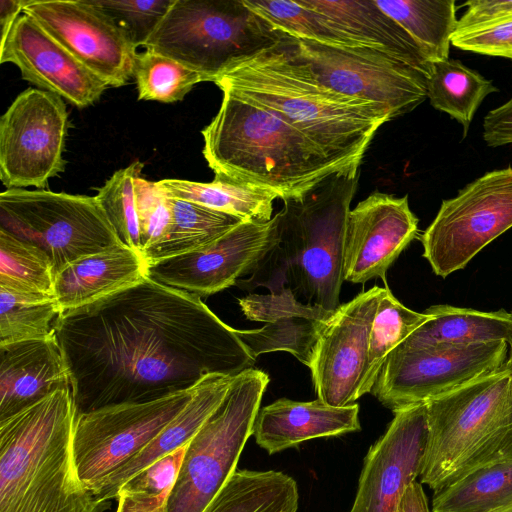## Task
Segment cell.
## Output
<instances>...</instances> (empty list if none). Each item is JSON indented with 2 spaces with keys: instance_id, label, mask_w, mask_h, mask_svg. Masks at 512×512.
<instances>
[{
  "instance_id": "cell-1",
  "label": "cell",
  "mask_w": 512,
  "mask_h": 512,
  "mask_svg": "<svg viewBox=\"0 0 512 512\" xmlns=\"http://www.w3.org/2000/svg\"><path fill=\"white\" fill-rule=\"evenodd\" d=\"M76 415L189 389L211 374L237 376L255 358L201 297L138 284L57 318Z\"/></svg>"
},
{
  "instance_id": "cell-2",
  "label": "cell",
  "mask_w": 512,
  "mask_h": 512,
  "mask_svg": "<svg viewBox=\"0 0 512 512\" xmlns=\"http://www.w3.org/2000/svg\"><path fill=\"white\" fill-rule=\"evenodd\" d=\"M284 38L234 64L213 82L222 92L273 111L345 169L358 172L376 131L392 120L390 114L374 103L320 84L290 53Z\"/></svg>"
},
{
  "instance_id": "cell-3",
  "label": "cell",
  "mask_w": 512,
  "mask_h": 512,
  "mask_svg": "<svg viewBox=\"0 0 512 512\" xmlns=\"http://www.w3.org/2000/svg\"><path fill=\"white\" fill-rule=\"evenodd\" d=\"M201 133L215 175L283 201L303 198L335 174L356 173L284 118L230 92Z\"/></svg>"
},
{
  "instance_id": "cell-4",
  "label": "cell",
  "mask_w": 512,
  "mask_h": 512,
  "mask_svg": "<svg viewBox=\"0 0 512 512\" xmlns=\"http://www.w3.org/2000/svg\"><path fill=\"white\" fill-rule=\"evenodd\" d=\"M71 388L0 421V512H103L80 481L73 456Z\"/></svg>"
},
{
  "instance_id": "cell-5",
  "label": "cell",
  "mask_w": 512,
  "mask_h": 512,
  "mask_svg": "<svg viewBox=\"0 0 512 512\" xmlns=\"http://www.w3.org/2000/svg\"><path fill=\"white\" fill-rule=\"evenodd\" d=\"M358 177L359 171L338 173L303 198L285 200L278 244L250 278L236 284L279 293L288 283L301 302L334 312L341 305L346 224Z\"/></svg>"
},
{
  "instance_id": "cell-6",
  "label": "cell",
  "mask_w": 512,
  "mask_h": 512,
  "mask_svg": "<svg viewBox=\"0 0 512 512\" xmlns=\"http://www.w3.org/2000/svg\"><path fill=\"white\" fill-rule=\"evenodd\" d=\"M421 483L437 492L470 471L512 457V365L427 401Z\"/></svg>"
},
{
  "instance_id": "cell-7",
  "label": "cell",
  "mask_w": 512,
  "mask_h": 512,
  "mask_svg": "<svg viewBox=\"0 0 512 512\" xmlns=\"http://www.w3.org/2000/svg\"><path fill=\"white\" fill-rule=\"evenodd\" d=\"M285 36L243 0H174L145 48L213 82L234 64L272 48Z\"/></svg>"
},
{
  "instance_id": "cell-8",
  "label": "cell",
  "mask_w": 512,
  "mask_h": 512,
  "mask_svg": "<svg viewBox=\"0 0 512 512\" xmlns=\"http://www.w3.org/2000/svg\"><path fill=\"white\" fill-rule=\"evenodd\" d=\"M269 376L248 369L234 377L215 412L187 445L166 512H203L237 469L252 435Z\"/></svg>"
},
{
  "instance_id": "cell-9",
  "label": "cell",
  "mask_w": 512,
  "mask_h": 512,
  "mask_svg": "<svg viewBox=\"0 0 512 512\" xmlns=\"http://www.w3.org/2000/svg\"><path fill=\"white\" fill-rule=\"evenodd\" d=\"M0 229L42 249L55 274L83 256L122 244L95 196L44 189L1 192Z\"/></svg>"
},
{
  "instance_id": "cell-10",
  "label": "cell",
  "mask_w": 512,
  "mask_h": 512,
  "mask_svg": "<svg viewBox=\"0 0 512 512\" xmlns=\"http://www.w3.org/2000/svg\"><path fill=\"white\" fill-rule=\"evenodd\" d=\"M512 227V167L486 172L442 201L420 236L423 257L445 278Z\"/></svg>"
},
{
  "instance_id": "cell-11",
  "label": "cell",
  "mask_w": 512,
  "mask_h": 512,
  "mask_svg": "<svg viewBox=\"0 0 512 512\" xmlns=\"http://www.w3.org/2000/svg\"><path fill=\"white\" fill-rule=\"evenodd\" d=\"M195 386L155 400L77 414L73 456L83 485L94 494L109 475L140 453L182 411Z\"/></svg>"
},
{
  "instance_id": "cell-12",
  "label": "cell",
  "mask_w": 512,
  "mask_h": 512,
  "mask_svg": "<svg viewBox=\"0 0 512 512\" xmlns=\"http://www.w3.org/2000/svg\"><path fill=\"white\" fill-rule=\"evenodd\" d=\"M285 45L323 86L384 108L391 119L427 99V78L369 47L330 46L286 36Z\"/></svg>"
},
{
  "instance_id": "cell-13",
  "label": "cell",
  "mask_w": 512,
  "mask_h": 512,
  "mask_svg": "<svg viewBox=\"0 0 512 512\" xmlns=\"http://www.w3.org/2000/svg\"><path fill=\"white\" fill-rule=\"evenodd\" d=\"M509 348L503 341L396 348L385 360L370 393L393 412L426 403L500 369L508 360Z\"/></svg>"
},
{
  "instance_id": "cell-14",
  "label": "cell",
  "mask_w": 512,
  "mask_h": 512,
  "mask_svg": "<svg viewBox=\"0 0 512 512\" xmlns=\"http://www.w3.org/2000/svg\"><path fill=\"white\" fill-rule=\"evenodd\" d=\"M68 113L61 97L29 88L0 120V179L8 189H43L65 169Z\"/></svg>"
},
{
  "instance_id": "cell-15",
  "label": "cell",
  "mask_w": 512,
  "mask_h": 512,
  "mask_svg": "<svg viewBox=\"0 0 512 512\" xmlns=\"http://www.w3.org/2000/svg\"><path fill=\"white\" fill-rule=\"evenodd\" d=\"M279 221H242L200 250L149 265L147 276L199 297L220 292L257 270L279 242Z\"/></svg>"
},
{
  "instance_id": "cell-16",
  "label": "cell",
  "mask_w": 512,
  "mask_h": 512,
  "mask_svg": "<svg viewBox=\"0 0 512 512\" xmlns=\"http://www.w3.org/2000/svg\"><path fill=\"white\" fill-rule=\"evenodd\" d=\"M383 292L374 286L341 304L320 332L308 368L317 398L328 405L348 406L362 396L370 332Z\"/></svg>"
},
{
  "instance_id": "cell-17",
  "label": "cell",
  "mask_w": 512,
  "mask_h": 512,
  "mask_svg": "<svg viewBox=\"0 0 512 512\" xmlns=\"http://www.w3.org/2000/svg\"><path fill=\"white\" fill-rule=\"evenodd\" d=\"M23 13L108 86L134 77L136 49L87 0H27Z\"/></svg>"
},
{
  "instance_id": "cell-18",
  "label": "cell",
  "mask_w": 512,
  "mask_h": 512,
  "mask_svg": "<svg viewBox=\"0 0 512 512\" xmlns=\"http://www.w3.org/2000/svg\"><path fill=\"white\" fill-rule=\"evenodd\" d=\"M393 413L364 458L350 512H396L406 488L420 476L428 433L426 404Z\"/></svg>"
},
{
  "instance_id": "cell-19",
  "label": "cell",
  "mask_w": 512,
  "mask_h": 512,
  "mask_svg": "<svg viewBox=\"0 0 512 512\" xmlns=\"http://www.w3.org/2000/svg\"><path fill=\"white\" fill-rule=\"evenodd\" d=\"M418 218L407 195L374 192L350 210L345 233L344 281L365 283L381 278L416 238Z\"/></svg>"
},
{
  "instance_id": "cell-20",
  "label": "cell",
  "mask_w": 512,
  "mask_h": 512,
  "mask_svg": "<svg viewBox=\"0 0 512 512\" xmlns=\"http://www.w3.org/2000/svg\"><path fill=\"white\" fill-rule=\"evenodd\" d=\"M0 62L13 63L24 80L78 108L95 103L108 87L24 13L0 45Z\"/></svg>"
},
{
  "instance_id": "cell-21",
  "label": "cell",
  "mask_w": 512,
  "mask_h": 512,
  "mask_svg": "<svg viewBox=\"0 0 512 512\" xmlns=\"http://www.w3.org/2000/svg\"><path fill=\"white\" fill-rule=\"evenodd\" d=\"M238 302L247 319L265 323L259 329L236 330L253 358L287 351L307 367L320 332L333 313L301 302L288 287L279 293H252Z\"/></svg>"
},
{
  "instance_id": "cell-22",
  "label": "cell",
  "mask_w": 512,
  "mask_h": 512,
  "mask_svg": "<svg viewBox=\"0 0 512 512\" xmlns=\"http://www.w3.org/2000/svg\"><path fill=\"white\" fill-rule=\"evenodd\" d=\"M64 388L71 381L55 332L0 346V421Z\"/></svg>"
},
{
  "instance_id": "cell-23",
  "label": "cell",
  "mask_w": 512,
  "mask_h": 512,
  "mask_svg": "<svg viewBox=\"0 0 512 512\" xmlns=\"http://www.w3.org/2000/svg\"><path fill=\"white\" fill-rule=\"evenodd\" d=\"M360 429L357 403L335 407L318 398L308 402L280 398L260 408L252 435L257 445L272 455L307 440Z\"/></svg>"
},
{
  "instance_id": "cell-24",
  "label": "cell",
  "mask_w": 512,
  "mask_h": 512,
  "mask_svg": "<svg viewBox=\"0 0 512 512\" xmlns=\"http://www.w3.org/2000/svg\"><path fill=\"white\" fill-rule=\"evenodd\" d=\"M147 268L141 252L118 244L59 270L54 296L62 313L82 308L138 284L147 277Z\"/></svg>"
},
{
  "instance_id": "cell-25",
  "label": "cell",
  "mask_w": 512,
  "mask_h": 512,
  "mask_svg": "<svg viewBox=\"0 0 512 512\" xmlns=\"http://www.w3.org/2000/svg\"><path fill=\"white\" fill-rule=\"evenodd\" d=\"M235 376L211 374L196 384L182 411L137 455L109 475L94 495L116 499L123 486L158 460L190 442L225 398Z\"/></svg>"
},
{
  "instance_id": "cell-26",
  "label": "cell",
  "mask_w": 512,
  "mask_h": 512,
  "mask_svg": "<svg viewBox=\"0 0 512 512\" xmlns=\"http://www.w3.org/2000/svg\"><path fill=\"white\" fill-rule=\"evenodd\" d=\"M361 46L382 52L427 79L433 64L414 39L375 0H300Z\"/></svg>"
},
{
  "instance_id": "cell-27",
  "label": "cell",
  "mask_w": 512,
  "mask_h": 512,
  "mask_svg": "<svg viewBox=\"0 0 512 512\" xmlns=\"http://www.w3.org/2000/svg\"><path fill=\"white\" fill-rule=\"evenodd\" d=\"M431 319L417 328L398 349L464 346L494 341L512 342V312H483L451 305H434Z\"/></svg>"
},
{
  "instance_id": "cell-28",
  "label": "cell",
  "mask_w": 512,
  "mask_h": 512,
  "mask_svg": "<svg viewBox=\"0 0 512 512\" xmlns=\"http://www.w3.org/2000/svg\"><path fill=\"white\" fill-rule=\"evenodd\" d=\"M171 220L155 244L143 252L147 265L200 250L243 220L202 205L170 198Z\"/></svg>"
},
{
  "instance_id": "cell-29",
  "label": "cell",
  "mask_w": 512,
  "mask_h": 512,
  "mask_svg": "<svg viewBox=\"0 0 512 512\" xmlns=\"http://www.w3.org/2000/svg\"><path fill=\"white\" fill-rule=\"evenodd\" d=\"M158 184L170 198L193 202L243 221L259 223L272 219L273 201L277 198L267 191L217 175L211 182L164 179L158 181Z\"/></svg>"
},
{
  "instance_id": "cell-30",
  "label": "cell",
  "mask_w": 512,
  "mask_h": 512,
  "mask_svg": "<svg viewBox=\"0 0 512 512\" xmlns=\"http://www.w3.org/2000/svg\"><path fill=\"white\" fill-rule=\"evenodd\" d=\"M512 508V457L465 474L434 492L432 512H499Z\"/></svg>"
},
{
  "instance_id": "cell-31",
  "label": "cell",
  "mask_w": 512,
  "mask_h": 512,
  "mask_svg": "<svg viewBox=\"0 0 512 512\" xmlns=\"http://www.w3.org/2000/svg\"><path fill=\"white\" fill-rule=\"evenodd\" d=\"M417 43L432 64L449 58L456 31L454 0H375Z\"/></svg>"
},
{
  "instance_id": "cell-32",
  "label": "cell",
  "mask_w": 512,
  "mask_h": 512,
  "mask_svg": "<svg viewBox=\"0 0 512 512\" xmlns=\"http://www.w3.org/2000/svg\"><path fill=\"white\" fill-rule=\"evenodd\" d=\"M497 91L492 81L461 61L450 58L433 63L431 75L427 79V98L430 104L460 123L463 137H466L483 100Z\"/></svg>"
},
{
  "instance_id": "cell-33",
  "label": "cell",
  "mask_w": 512,
  "mask_h": 512,
  "mask_svg": "<svg viewBox=\"0 0 512 512\" xmlns=\"http://www.w3.org/2000/svg\"><path fill=\"white\" fill-rule=\"evenodd\" d=\"M430 319L431 315L413 311L400 303L385 283L370 332L362 396L371 392L388 355Z\"/></svg>"
},
{
  "instance_id": "cell-34",
  "label": "cell",
  "mask_w": 512,
  "mask_h": 512,
  "mask_svg": "<svg viewBox=\"0 0 512 512\" xmlns=\"http://www.w3.org/2000/svg\"><path fill=\"white\" fill-rule=\"evenodd\" d=\"M54 278L52 261L42 249L0 229V288L54 295Z\"/></svg>"
},
{
  "instance_id": "cell-35",
  "label": "cell",
  "mask_w": 512,
  "mask_h": 512,
  "mask_svg": "<svg viewBox=\"0 0 512 512\" xmlns=\"http://www.w3.org/2000/svg\"><path fill=\"white\" fill-rule=\"evenodd\" d=\"M243 1L272 27L294 39L330 46H361L338 30L326 17L305 6L300 0Z\"/></svg>"
},
{
  "instance_id": "cell-36",
  "label": "cell",
  "mask_w": 512,
  "mask_h": 512,
  "mask_svg": "<svg viewBox=\"0 0 512 512\" xmlns=\"http://www.w3.org/2000/svg\"><path fill=\"white\" fill-rule=\"evenodd\" d=\"M60 314L54 295L0 288V346L50 336Z\"/></svg>"
},
{
  "instance_id": "cell-37",
  "label": "cell",
  "mask_w": 512,
  "mask_h": 512,
  "mask_svg": "<svg viewBox=\"0 0 512 512\" xmlns=\"http://www.w3.org/2000/svg\"><path fill=\"white\" fill-rule=\"evenodd\" d=\"M134 78L139 100L163 103L180 101L196 84L205 82L197 71L147 49L136 55Z\"/></svg>"
},
{
  "instance_id": "cell-38",
  "label": "cell",
  "mask_w": 512,
  "mask_h": 512,
  "mask_svg": "<svg viewBox=\"0 0 512 512\" xmlns=\"http://www.w3.org/2000/svg\"><path fill=\"white\" fill-rule=\"evenodd\" d=\"M138 161L117 170L95 196L121 243L142 253L141 231L135 191L141 173ZM143 255V254H142Z\"/></svg>"
},
{
  "instance_id": "cell-39",
  "label": "cell",
  "mask_w": 512,
  "mask_h": 512,
  "mask_svg": "<svg viewBox=\"0 0 512 512\" xmlns=\"http://www.w3.org/2000/svg\"><path fill=\"white\" fill-rule=\"evenodd\" d=\"M106 16L136 49L147 44L174 0H87Z\"/></svg>"
},
{
  "instance_id": "cell-40",
  "label": "cell",
  "mask_w": 512,
  "mask_h": 512,
  "mask_svg": "<svg viewBox=\"0 0 512 512\" xmlns=\"http://www.w3.org/2000/svg\"><path fill=\"white\" fill-rule=\"evenodd\" d=\"M137 211L141 231L142 254L165 234L171 220L169 197L158 182L141 175L135 182Z\"/></svg>"
},
{
  "instance_id": "cell-41",
  "label": "cell",
  "mask_w": 512,
  "mask_h": 512,
  "mask_svg": "<svg viewBox=\"0 0 512 512\" xmlns=\"http://www.w3.org/2000/svg\"><path fill=\"white\" fill-rule=\"evenodd\" d=\"M451 44L460 50L512 60V20L455 32Z\"/></svg>"
},
{
  "instance_id": "cell-42",
  "label": "cell",
  "mask_w": 512,
  "mask_h": 512,
  "mask_svg": "<svg viewBox=\"0 0 512 512\" xmlns=\"http://www.w3.org/2000/svg\"><path fill=\"white\" fill-rule=\"evenodd\" d=\"M458 19L455 32L472 30L512 20V0H470Z\"/></svg>"
},
{
  "instance_id": "cell-43",
  "label": "cell",
  "mask_w": 512,
  "mask_h": 512,
  "mask_svg": "<svg viewBox=\"0 0 512 512\" xmlns=\"http://www.w3.org/2000/svg\"><path fill=\"white\" fill-rule=\"evenodd\" d=\"M187 445L158 460L127 484L154 493L171 489L180 470Z\"/></svg>"
},
{
  "instance_id": "cell-44",
  "label": "cell",
  "mask_w": 512,
  "mask_h": 512,
  "mask_svg": "<svg viewBox=\"0 0 512 512\" xmlns=\"http://www.w3.org/2000/svg\"><path fill=\"white\" fill-rule=\"evenodd\" d=\"M170 490L154 493L126 484L118 494L116 512H166Z\"/></svg>"
},
{
  "instance_id": "cell-45",
  "label": "cell",
  "mask_w": 512,
  "mask_h": 512,
  "mask_svg": "<svg viewBox=\"0 0 512 512\" xmlns=\"http://www.w3.org/2000/svg\"><path fill=\"white\" fill-rule=\"evenodd\" d=\"M482 136L489 147L512 144V97L485 115Z\"/></svg>"
},
{
  "instance_id": "cell-46",
  "label": "cell",
  "mask_w": 512,
  "mask_h": 512,
  "mask_svg": "<svg viewBox=\"0 0 512 512\" xmlns=\"http://www.w3.org/2000/svg\"><path fill=\"white\" fill-rule=\"evenodd\" d=\"M396 512H430L421 483L414 481L408 485Z\"/></svg>"
},
{
  "instance_id": "cell-47",
  "label": "cell",
  "mask_w": 512,
  "mask_h": 512,
  "mask_svg": "<svg viewBox=\"0 0 512 512\" xmlns=\"http://www.w3.org/2000/svg\"><path fill=\"white\" fill-rule=\"evenodd\" d=\"M27 0H0V26L2 45L7 39L16 20L23 13Z\"/></svg>"
},
{
  "instance_id": "cell-48",
  "label": "cell",
  "mask_w": 512,
  "mask_h": 512,
  "mask_svg": "<svg viewBox=\"0 0 512 512\" xmlns=\"http://www.w3.org/2000/svg\"><path fill=\"white\" fill-rule=\"evenodd\" d=\"M508 361L511 363L512 365V342L510 344V348H509V356H508Z\"/></svg>"
},
{
  "instance_id": "cell-49",
  "label": "cell",
  "mask_w": 512,
  "mask_h": 512,
  "mask_svg": "<svg viewBox=\"0 0 512 512\" xmlns=\"http://www.w3.org/2000/svg\"><path fill=\"white\" fill-rule=\"evenodd\" d=\"M499 512H512V508H509V509H506V510H502V511H499Z\"/></svg>"
}]
</instances>
